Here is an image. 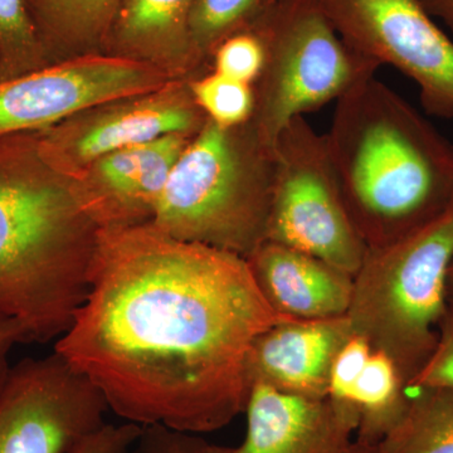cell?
I'll return each mask as SVG.
<instances>
[{"instance_id":"cell-27","label":"cell","mask_w":453,"mask_h":453,"mask_svg":"<svg viewBox=\"0 0 453 453\" xmlns=\"http://www.w3.org/2000/svg\"><path fill=\"white\" fill-rule=\"evenodd\" d=\"M142 431V426L135 423L118 426L106 423L68 453H130Z\"/></svg>"},{"instance_id":"cell-4","label":"cell","mask_w":453,"mask_h":453,"mask_svg":"<svg viewBox=\"0 0 453 453\" xmlns=\"http://www.w3.org/2000/svg\"><path fill=\"white\" fill-rule=\"evenodd\" d=\"M276 151L252 120L205 122L173 166L151 225L247 258L266 241Z\"/></svg>"},{"instance_id":"cell-12","label":"cell","mask_w":453,"mask_h":453,"mask_svg":"<svg viewBox=\"0 0 453 453\" xmlns=\"http://www.w3.org/2000/svg\"><path fill=\"white\" fill-rule=\"evenodd\" d=\"M193 136L170 134L106 155L73 180L80 204L98 229L153 222L173 166Z\"/></svg>"},{"instance_id":"cell-10","label":"cell","mask_w":453,"mask_h":453,"mask_svg":"<svg viewBox=\"0 0 453 453\" xmlns=\"http://www.w3.org/2000/svg\"><path fill=\"white\" fill-rule=\"evenodd\" d=\"M189 80L86 107L49 129L40 130V154L50 168L76 179L91 164L131 146L170 135L195 136L207 122Z\"/></svg>"},{"instance_id":"cell-29","label":"cell","mask_w":453,"mask_h":453,"mask_svg":"<svg viewBox=\"0 0 453 453\" xmlns=\"http://www.w3.org/2000/svg\"><path fill=\"white\" fill-rule=\"evenodd\" d=\"M432 18L442 20L453 37V0H419Z\"/></svg>"},{"instance_id":"cell-16","label":"cell","mask_w":453,"mask_h":453,"mask_svg":"<svg viewBox=\"0 0 453 453\" xmlns=\"http://www.w3.org/2000/svg\"><path fill=\"white\" fill-rule=\"evenodd\" d=\"M196 0H121L104 55L151 65L170 80L205 73L190 46V12Z\"/></svg>"},{"instance_id":"cell-6","label":"cell","mask_w":453,"mask_h":453,"mask_svg":"<svg viewBox=\"0 0 453 453\" xmlns=\"http://www.w3.org/2000/svg\"><path fill=\"white\" fill-rule=\"evenodd\" d=\"M258 29L265 65L251 120L273 148L292 119L338 101L380 68L342 41L318 0H277Z\"/></svg>"},{"instance_id":"cell-31","label":"cell","mask_w":453,"mask_h":453,"mask_svg":"<svg viewBox=\"0 0 453 453\" xmlns=\"http://www.w3.org/2000/svg\"><path fill=\"white\" fill-rule=\"evenodd\" d=\"M446 300L447 305L453 309V259L449 267L446 279Z\"/></svg>"},{"instance_id":"cell-28","label":"cell","mask_w":453,"mask_h":453,"mask_svg":"<svg viewBox=\"0 0 453 453\" xmlns=\"http://www.w3.org/2000/svg\"><path fill=\"white\" fill-rule=\"evenodd\" d=\"M18 344H26L22 330L13 321L0 319V384L11 369L12 350Z\"/></svg>"},{"instance_id":"cell-14","label":"cell","mask_w":453,"mask_h":453,"mask_svg":"<svg viewBox=\"0 0 453 453\" xmlns=\"http://www.w3.org/2000/svg\"><path fill=\"white\" fill-rule=\"evenodd\" d=\"M347 315L286 321L261 334L249 357L253 381L309 398H327L334 357L351 335Z\"/></svg>"},{"instance_id":"cell-30","label":"cell","mask_w":453,"mask_h":453,"mask_svg":"<svg viewBox=\"0 0 453 453\" xmlns=\"http://www.w3.org/2000/svg\"><path fill=\"white\" fill-rule=\"evenodd\" d=\"M344 453H377V451H375V446L372 443H366L365 441L354 438L353 442L345 449Z\"/></svg>"},{"instance_id":"cell-18","label":"cell","mask_w":453,"mask_h":453,"mask_svg":"<svg viewBox=\"0 0 453 453\" xmlns=\"http://www.w3.org/2000/svg\"><path fill=\"white\" fill-rule=\"evenodd\" d=\"M416 390L377 453H453V389Z\"/></svg>"},{"instance_id":"cell-19","label":"cell","mask_w":453,"mask_h":453,"mask_svg":"<svg viewBox=\"0 0 453 453\" xmlns=\"http://www.w3.org/2000/svg\"><path fill=\"white\" fill-rule=\"evenodd\" d=\"M408 390L395 363L372 349L351 398L357 416V440L377 445L407 407Z\"/></svg>"},{"instance_id":"cell-17","label":"cell","mask_w":453,"mask_h":453,"mask_svg":"<svg viewBox=\"0 0 453 453\" xmlns=\"http://www.w3.org/2000/svg\"><path fill=\"white\" fill-rule=\"evenodd\" d=\"M121 0H27L42 43L53 64L104 55Z\"/></svg>"},{"instance_id":"cell-1","label":"cell","mask_w":453,"mask_h":453,"mask_svg":"<svg viewBox=\"0 0 453 453\" xmlns=\"http://www.w3.org/2000/svg\"><path fill=\"white\" fill-rule=\"evenodd\" d=\"M290 320L241 256L151 223L100 229L88 296L53 351L125 421L210 434L246 411L256 340Z\"/></svg>"},{"instance_id":"cell-9","label":"cell","mask_w":453,"mask_h":453,"mask_svg":"<svg viewBox=\"0 0 453 453\" xmlns=\"http://www.w3.org/2000/svg\"><path fill=\"white\" fill-rule=\"evenodd\" d=\"M105 399L53 351L12 365L0 384V453H68L106 425Z\"/></svg>"},{"instance_id":"cell-20","label":"cell","mask_w":453,"mask_h":453,"mask_svg":"<svg viewBox=\"0 0 453 453\" xmlns=\"http://www.w3.org/2000/svg\"><path fill=\"white\" fill-rule=\"evenodd\" d=\"M277 0H196L188 31L190 46L199 67L211 71V58L217 47L235 33L257 25Z\"/></svg>"},{"instance_id":"cell-25","label":"cell","mask_w":453,"mask_h":453,"mask_svg":"<svg viewBox=\"0 0 453 453\" xmlns=\"http://www.w3.org/2000/svg\"><path fill=\"white\" fill-rule=\"evenodd\" d=\"M417 388L453 389V309L449 306L438 324L434 353L408 386V389Z\"/></svg>"},{"instance_id":"cell-7","label":"cell","mask_w":453,"mask_h":453,"mask_svg":"<svg viewBox=\"0 0 453 453\" xmlns=\"http://www.w3.org/2000/svg\"><path fill=\"white\" fill-rule=\"evenodd\" d=\"M275 181L266 241L321 259L356 276L368 247L349 216L326 136L303 116L277 138Z\"/></svg>"},{"instance_id":"cell-21","label":"cell","mask_w":453,"mask_h":453,"mask_svg":"<svg viewBox=\"0 0 453 453\" xmlns=\"http://www.w3.org/2000/svg\"><path fill=\"white\" fill-rule=\"evenodd\" d=\"M52 65L27 0H0V82L11 81Z\"/></svg>"},{"instance_id":"cell-2","label":"cell","mask_w":453,"mask_h":453,"mask_svg":"<svg viewBox=\"0 0 453 453\" xmlns=\"http://www.w3.org/2000/svg\"><path fill=\"white\" fill-rule=\"evenodd\" d=\"M38 142L40 131L0 136V319L26 344L57 340L73 323L100 231Z\"/></svg>"},{"instance_id":"cell-23","label":"cell","mask_w":453,"mask_h":453,"mask_svg":"<svg viewBox=\"0 0 453 453\" xmlns=\"http://www.w3.org/2000/svg\"><path fill=\"white\" fill-rule=\"evenodd\" d=\"M264 65L265 43L258 23L226 38L211 58V70L252 86L257 81Z\"/></svg>"},{"instance_id":"cell-11","label":"cell","mask_w":453,"mask_h":453,"mask_svg":"<svg viewBox=\"0 0 453 453\" xmlns=\"http://www.w3.org/2000/svg\"><path fill=\"white\" fill-rule=\"evenodd\" d=\"M168 81L151 65L100 53L57 62L0 82V136L49 129L86 107Z\"/></svg>"},{"instance_id":"cell-5","label":"cell","mask_w":453,"mask_h":453,"mask_svg":"<svg viewBox=\"0 0 453 453\" xmlns=\"http://www.w3.org/2000/svg\"><path fill=\"white\" fill-rule=\"evenodd\" d=\"M452 259L453 208L395 242L369 249L353 277L351 333L388 357L407 388L436 348Z\"/></svg>"},{"instance_id":"cell-24","label":"cell","mask_w":453,"mask_h":453,"mask_svg":"<svg viewBox=\"0 0 453 453\" xmlns=\"http://www.w3.org/2000/svg\"><path fill=\"white\" fill-rule=\"evenodd\" d=\"M372 350L371 344L363 336L357 334H351L349 336L334 357L330 368L327 398L340 405L353 408L351 398L354 388L371 357Z\"/></svg>"},{"instance_id":"cell-3","label":"cell","mask_w":453,"mask_h":453,"mask_svg":"<svg viewBox=\"0 0 453 453\" xmlns=\"http://www.w3.org/2000/svg\"><path fill=\"white\" fill-rule=\"evenodd\" d=\"M327 149L342 201L369 249L453 208V145L372 76L336 101Z\"/></svg>"},{"instance_id":"cell-15","label":"cell","mask_w":453,"mask_h":453,"mask_svg":"<svg viewBox=\"0 0 453 453\" xmlns=\"http://www.w3.org/2000/svg\"><path fill=\"white\" fill-rule=\"evenodd\" d=\"M246 259L259 290L280 314L300 320L347 315L353 277L332 265L271 241Z\"/></svg>"},{"instance_id":"cell-13","label":"cell","mask_w":453,"mask_h":453,"mask_svg":"<svg viewBox=\"0 0 453 453\" xmlns=\"http://www.w3.org/2000/svg\"><path fill=\"white\" fill-rule=\"evenodd\" d=\"M247 432L238 447L220 453H344L357 434L353 408L330 398L291 395L253 381Z\"/></svg>"},{"instance_id":"cell-26","label":"cell","mask_w":453,"mask_h":453,"mask_svg":"<svg viewBox=\"0 0 453 453\" xmlns=\"http://www.w3.org/2000/svg\"><path fill=\"white\" fill-rule=\"evenodd\" d=\"M220 449L222 446L208 442L201 434L145 426L130 453H220Z\"/></svg>"},{"instance_id":"cell-22","label":"cell","mask_w":453,"mask_h":453,"mask_svg":"<svg viewBox=\"0 0 453 453\" xmlns=\"http://www.w3.org/2000/svg\"><path fill=\"white\" fill-rule=\"evenodd\" d=\"M196 105L208 120L222 127H234L251 120L255 112V91L250 83L211 70L189 80Z\"/></svg>"},{"instance_id":"cell-8","label":"cell","mask_w":453,"mask_h":453,"mask_svg":"<svg viewBox=\"0 0 453 453\" xmlns=\"http://www.w3.org/2000/svg\"><path fill=\"white\" fill-rule=\"evenodd\" d=\"M342 41L419 88L429 115L453 119V40L419 0H318Z\"/></svg>"}]
</instances>
